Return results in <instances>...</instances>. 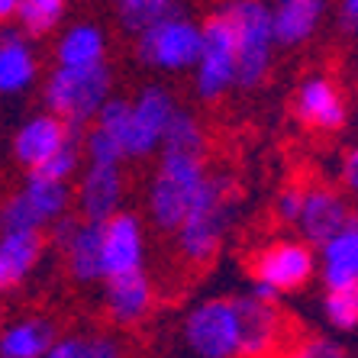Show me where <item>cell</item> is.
<instances>
[{
    "instance_id": "cell-31",
    "label": "cell",
    "mask_w": 358,
    "mask_h": 358,
    "mask_svg": "<svg viewBox=\"0 0 358 358\" xmlns=\"http://www.w3.org/2000/svg\"><path fill=\"white\" fill-rule=\"evenodd\" d=\"M75 171H78V149H75V145H65V149L55 152V155H52L49 162H42V165L36 168V171H29V175L45 178V181L68 184Z\"/></svg>"
},
{
    "instance_id": "cell-21",
    "label": "cell",
    "mask_w": 358,
    "mask_h": 358,
    "mask_svg": "<svg viewBox=\"0 0 358 358\" xmlns=\"http://www.w3.org/2000/svg\"><path fill=\"white\" fill-rule=\"evenodd\" d=\"M36 81L33 45L20 29L0 26V94H23Z\"/></svg>"
},
{
    "instance_id": "cell-38",
    "label": "cell",
    "mask_w": 358,
    "mask_h": 358,
    "mask_svg": "<svg viewBox=\"0 0 358 358\" xmlns=\"http://www.w3.org/2000/svg\"><path fill=\"white\" fill-rule=\"evenodd\" d=\"M17 3L20 0H0V26H7L10 20H17Z\"/></svg>"
},
{
    "instance_id": "cell-23",
    "label": "cell",
    "mask_w": 358,
    "mask_h": 358,
    "mask_svg": "<svg viewBox=\"0 0 358 358\" xmlns=\"http://www.w3.org/2000/svg\"><path fill=\"white\" fill-rule=\"evenodd\" d=\"M52 342H55V326L49 320H13L0 329V358H42Z\"/></svg>"
},
{
    "instance_id": "cell-3",
    "label": "cell",
    "mask_w": 358,
    "mask_h": 358,
    "mask_svg": "<svg viewBox=\"0 0 358 358\" xmlns=\"http://www.w3.org/2000/svg\"><path fill=\"white\" fill-rule=\"evenodd\" d=\"M45 107L71 129H81L113 97V68L103 62L97 68H55L45 81Z\"/></svg>"
},
{
    "instance_id": "cell-12",
    "label": "cell",
    "mask_w": 358,
    "mask_h": 358,
    "mask_svg": "<svg viewBox=\"0 0 358 358\" xmlns=\"http://www.w3.org/2000/svg\"><path fill=\"white\" fill-rule=\"evenodd\" d=\"M239 310V358H268L284 336V313L278 303L255 294L236 297Z\"/></svg>"
},
{
    "instance_id": "cell-7",
    "label": "cell",
    "mask_w": 358,
    "mask_h": 358,
    "mask_svg": "<svg viewBox=\"0 0 358 358\" xmlns=\"http://www.w3.org/2000/svg\"><path fill=\"white\" fill-rule=\"evenodd\" d=\"M184 342L197 358H239L236 297L203 300L184 317Z\"/></svg>"
},
{
    "instance_id": "cell-8",
    "label": "cell",
    "mask_w": 358,
    "mask_h": 358,
    "mask_svg": "<svg viewBox=\"0 0 358 358\" xmlns=\"http://www.w3.org/2000/svg\"><path fill=\"white\" fill-rule=\"evenodd\" d=\"M178 103L168 87L149 84L129 100V120L123 133V159H145L162 149L168 123L175 120Z\"/></svg>"
},
{
    "instance_id": "cell-24",
    "label": "cell",
    "mask_w": 358,
    "mask_h": 358,
    "mask_svg": "<svg viewBox=\"0 0 358 358\" xmlns=\"http://www.w3.org/2000/svg\"><path fill=\"white\" fill-rule=\"evenodd\" d=\"M20 194H23L26 203L33 207V213L39 217L42 226L62 220L68 213V207H71V191H68V184L45 181V178H36V175L26 178Z\"/></svg>"
},
{
    "instance_id": "cell-29",
    "label": "cell",
    "mask_w": 358,
    "mask_h": 358,
    "mask_svg": "<svg viewBox=\"0 0 358 358\" xmlns=\"http://www.w3.org/2000/svg\"><path fill=\"white\" fill-rule=\"evenodd\" d=\"M0 233H42L39 217L20 191L0 203Z\"/></svg>"
},
{
    "instance_id": "cell-20",
    "label": "cell",
    "mask_w": 358,
    "mask_h": 358,
    "mask_svg": "<svg viewBox=\"0 0 358 358\" xmlns=\"http://www.w3.org/2000/svg\"><path fill=\"white\" fill-rule=\"evenodd\" d=\"M45 252L42 233H0V294L13 291L33 275Z\"/></svg>"
},
{
    "instance_id": "cell-26",
    "label": "cell",
    "mask_w": 358,
    "mask_h": 358,
    "mask_svg": "<svg viewBox=\"0 0 358 358\" xmlns=\"http://www.w3.org/2000/svg\"><path fill=\"white\" fill-rule=\"evenodd\" d=\"M162 152H181V155H203L207 159V133L191 110H178L175 120L168 123Z\"/></svg>"
},
{
    "instance_id": "cell-34",
    "label": "cell",
    "mask_w": 358,
    "mask_h": 358,
    "mask_svg": "<svg viewBox=\"0 0 358 358\" xmlns=\"http://www.w3.org/2000/svg\"><path fill=\"white\" fill-rule=\"evenodd\" d=\"M81 358H129V355H126V345L117 336H87Z\"/></svg>"
},
{
    "instance_id": "cell-22",
    "label": "cell",
    "mask_w": 358,
    "mask_h": 358,
    "mask_svg": "<svg viewBox=\"0 0 358 358\" xmlns=\"http://www.w3.org/2000/svg\"><path fill=\"white\" fill-rule=\"evenodd\" d=\"M107 55V36L97 23H75L55 42L59 68H97Z\"/></svg>"
},
{
    "instance_id": "cell-9",
    "label": "cell",
    "mask_w": 358,
    "mask_h": 358,
    "mask_svg": "<svg viewBox=\"0 0 358 358\" xmlns=\"http://www.w3.org/2000/svg\"><path fill=\"white\" fill-rule=\"evenodd\" d=\"M136 55L159 71H187L197 65L200 55V26L181 10L142 33L136 42Z\"/></svg>"
},
{
    "instance_id": "cell-13",
    "label": "cell",
    "mask_w": 358,
    "mask_h": 358,
    "mask_svg": "<svg viewBox=\"0 0 358 358\" xmlns=\"http://www.w3.org/2000/svg\"><path fill=\"white\" fill-rule=\"evenodd\" d=\"M352 217H355V213L349 210V203H345V197H342L339 191L326 187V184H313V187L303 191V207H300V217H297V229L310 249H313V245L320 249V245H326Z\"/></svg>"
},
{
    "instance_id": "cell-33",
    "label": "cell",
    "mask_w": 358,
    "mask_h": 358,
    "mask_svg": "<svg viewBox=\"0 0 358 358\" xmlns=\"http://www.w3.org/2000/svg\"><path fill=\"white\" fill-rule=\"evenodd\" d=\"M303 184L291 181V184H284L281 191H278L275 197V217L281 220V223H297L300 217V207H303Z\"/></svg>"
},
{
    "instance_id": "cell-30",
    "label": "cell",
    "mask_w": 358,
    "mask_h": 358,
    "mask_svg": "<svg viewBox=\"0 0 358 358\" xmlns=\"http://www.w3.org/2000/svg\"><path fill=\"white\" fill-rule=\"evenodd\" d=\"M84 155H87V165H94V168H120L126 162L117 139L100 133L97 126H91L87 136H84Z\"/></svg>"
},
{
    "instance_id": "cell-25",
    "label": "cell",
    "mask_w": 358,
    "mask_h": 358,
    "mask_svg": "<svg viewBox=\"0 0 358 358\" xmlns=\"http://www.w3.org/2000/svg\"><path fill=\"white\" fill-rule=\"evenodd\" d=\"M175 13H181V7L171 0H123V3H117L120 26L136 36L149 33L152 26H159L162 20L175 17Z\"/></svg>"
},
{
    "instance_id": "cell-17",
    "label": "cell",
    "mask_w": 358,
    "mask_h": 358,
    "mask_svg": "<svg viewBox=\"0 0 358 358\" xmlns=\"http://www.w3.org/2000/svg\"><path fill=\"white\" fill-rule=\"evenodd\" d=\"M123 191L126 181L120 168L87 165V171L81 175V184H78V217L87 220V223H107L110 217L120 213Z\"/></svg>"
},
{
    "instance_id": "cell-1",
    "label": "cell",
    "mask_w": 358,
    "mask_h": 358,
    "mask_svg": "<svg viewBox=\"0 0 358 358\" xmlns=\"http://www.w3.org/2000/svg\"><path fill=\"white\" fill-rule=\"evenodd\" d=\"M236 184L226 171H207V181L200 184L191 213L184 217L181 229L175 233V245L187 265H210L217 259L220 242L229 223V203H233Z\"/></svg>"
},
{
    "instance_id": "cell-2",
    "label": "cell",
    "mask_w": 358,
    "mask_h": 358,
    "mask_svg": "<svg viewBox=\"0 0 358 358\" xmlns=\"http://www.w3.org/2000/svg\"><path fill=\"white\" fill-rule=\"evenodd\" d=\"M207 181V159L203 155H181V152H162L159 168L149 181L145 207L149 220L162 233L175 236L184 217L191 213L200 184Z\"/></svg>"
},
{
    "instance_id": "cell-4",
    "label": "cell",
    "mask_w": 358,
    "mask_h": 358,
    "mask_svg": "<svg viewBox=\"0 0 358 358\" xmlns=\"http://www.w3.org/2000/svg\"><path fill=\"white\" fill-rule=\"evenodd\" d=\"M236 29V87H259L275 59L271 7L259 0H236L220 7Z\"/></svg>"
},
{
    "instance_id": "cell-11",
    "label": "cell",
    "mask_w": 358,
    "mask_h": 358,
    "mask_svg": "<svg viewBox=\"0 0 358 358\" xmlns=\"http://www.w3.org/2000/svg\"><path fill=\"white\" fill-rule=\"evenodd\" d=\"M52 242L65 252L68 275L78 284H94L103 278L100 271V223L65 213L52 223Z\"/></svg>"
},
{
    "instance_id": "cell-28",
    "label": "cell",
    "mask_w": 358,
    "mask_h": 358,
    "mask_svg": "<svg viewBox=\"0 0 358 358\" xmlns=\"http://www.w3.org/2000/svg\"><path fill=\"white\" fill-rule=\"evenodd\" d=\"M323 313L333 329L339 333H352L358 326V284H345V287H333L323 297Z\"/></svg>"
},
{
    "instance_id": "cell-36",
    "label": "cell",
    "mask_w": 358,
    "mask_h": 358,
    "mask_svg": "<svg viewBox=\"0 0 358 358\" xmlns=\"http://www.w3.org/2000/svg\"><path fill=\"white\" fill-rule=\"evenodd\" d=\"M342 184H345L352 194H358V142L345 152V159H342Z\"/></svg>"
},
{
    "instance_id": "cell-19",
    "label": "cell",
    "mask_w": 358,
    "mask_h": 358,
    "mask_svg": "<svg viewBox=\"0 0 358 358\" xmlns=\"http://www.w3.org/2000/svg\"><path fill=\"white\" fill-rule=\"evenodd\" d=\"M326 13L323 0H281L271 7V36L275 45L297 49L320 29Z\"/></svg>"
},
{
    "instance_id": "cell-16",
    "label": "cell",
    "mask_w": 358,
    "mask_h": 358,
    "mask_svg": "<svg viewBox=\"0 0 358 358\" xmlns=\"http://www.w3.org/2000/svg\"><path fill=\"white\" fill-rule=\"evenodd\" d=\"M103 307L117 326H139L149 317L155 307V287H152V278L145 275V268L123 278H110L103 284Z\"/></svg>"
},
{
    "instance_id": "cell-10",
    "label": "cell",
    "mask_w": 358,
    "mask_h": 358,
    "mask_svg": "<svg viewBox=\"0 0 358 358\" xmlns=\"http://www.w3.org/2000/svg\"><path fill=\"white\" fill-rule=\"evenodd\" d=\"M142 262H145V233H142V220L136 213L120 210L117 217L100 223V271H103V281L142 271Z\"/></svg>"
},
{
    "instance_id": "cell-15",
    "label": "cell",
    "mask_w": 358,
    "mask_h": 358,
    "mask_svg": "<svg viewBox=\"0 0 358 358\" xmlns=\"http://www.w3.org/2000/svg\"><path fill=\"white\" fill-rule=\"evenodd\" d=\"M78 129H71L68 123H62L52 113H39V117L26 120L20 126L17 139H13V155L23 168L36 171L42 162H49L55 152H62L65 145H75Z\"/></svg>"
},
{
    "instance_id": "cell-27",
    "label": "cell",
    "mask_w": 358,
    "mask_h": 358,
    "mask_svg": "<svg viewBox=\"0 0 358 358\" xmlns=\"http://www.w3.org/2000/svg\"><path fill=\"white\" fill-rule=\"evenodd\" d=\"M68 7L62 0H20L17 3V23L23 36H49L55 33L65 20Z\"/></svg>"
},
{
    "instance_id": "cell-35",
    "label": "cell",
    "mask_w": 358,
    "mask_h": 358,
    "mask_svg": "<svg viewBox=\"0 0 358 358\" xmlns=\"http://www.w3.org/2000/svg\"><path fill=\"white\" fill-rule=\"evenodd\" d=\"M81 349H84V339L78 336H65V339H55L49 345V352L42 358H81Z\"/></svg>"
},
{
    "instance_id": "cell-39",
    "label": "cell",
    "mask_w": 358,
    "mask_h": 358,
    "mask_svg": "<svg viewBox=\"0 0 358 358\" xmlns=\"http://www.w3.org/2000/svg\"><path fill=\"white\" fill-rule=\"evenodd\" d=\"M0 329H3V323H0Z\"/></svg>"
},
{
    "instance_id": "cell-6",
    "label": "cell",
    "mask_w": 358,
    "mask_h": 358,
    "mask_svg": "<svg viewBox=\"0 0 358 358\" xmlns=\"http://www.w3.org/2000/svg\"><path fill=\"white\" fill-rule=\"evenodd\" d=\"M194 68L200 100H217L236 87V29L223 10H213L200 23V55Z\"/></svg>"
},
{
    "instance_id": "cell-37",
    "label": "cell",
    "mask_w": 358,
    "mask_h": 358,
    "mask_svg": "<svg viewBox=\"0 0 358 358\" xmlns=\"http://www.w3.org/2000/svg\"><path fill=\"white\" fill-rule=\"evenodd\" d=\"M339 26H342V33H349L358 39V0H342L339 3Z\"/></svg>"
},
{
    "instance_id": "cell-5",
    "label": "cell",
    "mask_w": 358,
    "mask_h": 358,
    "mask_svg": "<svg viewBox=\"0 0 358 358\" xmlns=\"http://www.w3.org/2000/svg\"><path fill=\"white\" fill-rule=\"evenodd\" d=\"M317 275V252L303 239H278L252 259V294L278 303L281 294L300 291Z\"/></svg>"
},
{
    "instance_id": "cell-14",
    "label": "cell",
    "mask_w": 358,
    "mask_h": 358,
    "mask_svg": "<svg viewBox=\"0 0 358 358\" xmlns=\"http://www.w3.org/2000/svg\"><path fill=\"white\" fill-rule=\"evenodd\" d=\"M294 117L307 129L317 133H339L345 126V97L329 78L313 75L307 81H300L297 94H294Z\"/></svg>"
},
{
    "instance_id": "cell-18",
    "label": "cell",
    "mask_w": 358,
    "mask_h": 358,
    "mask_svg": "<svg viewBox=\"0 0 358 358\" xmlns=\"http://www.w3.org/2000/svg\"><path fill=\"white\" fill-rule=\"evenodd\" d=\"M317 268L326 291L358 284V217H352L326 245H320Z\"/></svg>"
},
{
    "instance_id": "cell-32",
    "label": "cell",
    "mask_w": 358,
    "mask_h": 358,
    "mask_svg": "<svg viewBox=\"0 0 358 358\" xmlns=\"http://www.w3.org/2000/svg\"><path fill=\"white\" fill-rule=\"evenodd\" d=\"M287 358H349V352L342 349L339 342L326 339V336H307L297 345H291Z\"/></svg>"
}]
</instances>
